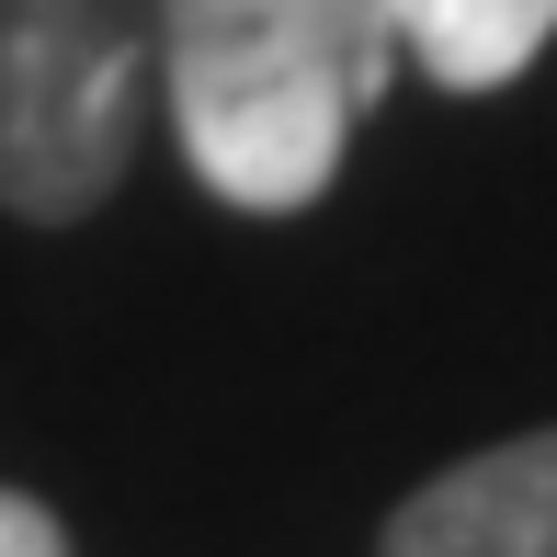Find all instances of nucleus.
I'll return each mask as SVG.
<instances>
[{"instance_id":"1","label":"nucleus","mask_w":557,"mask_h":557,"mask_svg":"<svg viewBox=\"0 0 557 557\" xmlns=\"http://www.w3.org/2000/svg\"><path fill=\"white\" fill-rule=\"evenodd\" d=\"M160 114L194 183L239 216H296L331 194L352 114L398 69V0H148Z\"/></svg>"},{"instance_id":"2","label":"nucleus","mask_w":557,"mask_h":557,"mask_svg":"<svg viewBox=\"0 0 557 557\" xmlns=\"http://www.w3.org/2000/svg\"><path fill=\"white\" fill-rule=\"evenodd\" d=\"M160 103L148 0H0V216L81 227Z\"/></svg>"},{"instance_id":"3","label":"nucleus","mask_w":557,"mask_h":557,"mask_svg":"<svg viewBox=\"0 0 557 557\" xmlns=\"http://www.w3.org/2000/svg\"><path fill=\"white\" fill-rule=\"evenodd\" d=\"M387 557H557V421L421 478L387 512Z\"/></svg>"},{"instance_id":"4","label":"nucleus","mask_w":557,"mask_h":557,"mask_svg":"<svg viewBox=\"0 0 557 557\" xmlns=\"http://www.w3.org/2000/svg\"><path fill=\"white\" fill-rule=\"evenodd\" d=\"M557 0H398V46L421 58V81L444 91H500L546 58Z\"/></svg>"},{"instance_id":"5","label":"nucleus","mask_w":557,"mask_h":557,"mask_svg":"<svg viewBox=\"0 0 557 557\" xmlns=\"http://www.w3.org/2000/svg\"><path fill=\"white\" fill-rule=\"evenodd\" d=\"M0 557H69L58 512H46V500H23V490H0Z\"/></svg>"}]
</instances>
